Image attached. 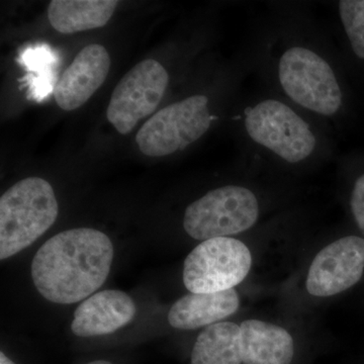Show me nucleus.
<instances>
[{
    "mask_svg": "<svg viewBox=\"0 0 364 364\" xmlns=\"http://www.w3.org/2000/svg\"><path fill=\"white\" fill-rule=\"evenodd\" d=\"M234 117L250 159L299 168L331 156L330 129L272 91L247 97Z\"/></svg>",
    "mask_w": 364,
    "mask_h": 364,
    "instance_id": "nucleus-2",
    "label": "nucleus"
},
{
    "mask_svg": "<svg viewBox=\"0 0 364 364\" xmlns=\"http://www.w3.org/2000/svg\"><path fill=\"white\" fill-rule=\"evenodd\" d=\"M352 217L359 232L364 237V172L353 182L349 198Z\"/></svg>",
    "mask_w": 364,
    "mask_h": 364,
    "instance_id": "nucleus-18",
    "label": "nucleus"
},
{
    "mask_svg": "<svg viewBox=\"0 0 364 364\" xmlns=\"http://www.w3.org/2000/svg\"><path fill=\"white\" fill-rule=\"evenodd\" d=\"M364 275V237L347 235L320 251L309 269L306 289L315 296L348 291Z\"/></svg>",
    "mask_w": 364,
    "mask_h": 364,
    "instance_id": "nucleus-9",
    "label": "nucleus"
},
{
    "mask_svg": "<svg viewBox=\"0 0 364 364\" xmlns=\"http://www.w3.org/2000/svg\"><path fill=\"white\" fill-rule=\"evenodd\" d=\"M273 7L254 37L249 68L269 91L330 129L346 105L331 44L304 9Z\"/></svg>",
    "mask_w": 364,
    "mask_h": 364,
    "instance_id": "nucleus-1",
    "label": "nucleus"
},
{
    "mask_svg": "<svg viewBox=\"0 0 364 364\" xmlns=\"http://www.w3.org/2000/svg\"><path fill=\"white\" fill-rule=\"evenodd\" d=\"M218 119L207 93H193L150 117L136 142L146 156H168L198 142Z\"/></svg>",
    "mask_w": 364,
    "mask_h": 364,
    "instance_id": "nucleus-5",
    "label": "nucleus"
},
{
    "mask_svg": "<svg viewBox=\"0 0 364 364\" xmlns=\"http://www.w3.org/2000/svg\"><path fill=\"white\" fill-rule=\"evenodd\" d=\"M340 25L352 54L364 61V0L337 2Z\"/></svg>",
    "mask_w": 364,
    "mask_h": 364,
    "instance_id": "nucleus-17",
    "label": "nucleus"
},
{
    "mask_svg": "<svg viewBox=\"0 0 364 364\" xmlns=\"http://www.w3.org/2000/svg\"><path fill=\"white\" fill-rule=\"evenodd\" d=\"M259 215L255 191L240 184H228L191 203L184 212L183 228L191 238L207 241L247 231Z\"/></svg>",
    "mask_w": 364,
    "mask_h": 364,
    "instance_id": "nucleus-6",
    "label": "nucleus"
},
{
    "mask_svg": "<svg viewBox=\"0 0 364 364\" xmlns=\"http://www.w3.org/2000/svg\"><path fill=\"white\" fill-rule=\"evenodd\" d=\"M240 354L244 364H291L294 339L279 326L246 320L240 325Z\"/></svg>",
    "mask_w": 364,
    "mask_h": 364,
    "instance_id": "nucleus-12",
    "label": "nucleus"
},
{
    "mask_svg": "<svg viewBox=\"0 0 364 364\" xmlns=\"http://www.w3.org/2000/svg\"><path fill=\"white\" fill-rule=\"evenodd\" d=\"M239 305L238 294L234 289L210 294L191 293L172 306L168 322L176 329L195 330L230 317Z\"/></svg>",
    "mask_w": 364,
    "mask_h": 364,
    "instance_id": "nucleus-13",
    "label": "nucleus"
},
{
    "mask_svg": "<svg viewBox=\"0 0 364 364\" xmlns=\"http://www.w3.org/2000/svg\"><path fill=\"white\" fill-rule=\"evenodd\" d=\"M135 315V303L129 294L107 289L93 294L79 305L71 330L79 337L111 334L129 324Z\"/></svg>",
    "mask_w": 364,
    "mask_h": 364,
    "instance_id": "nucleus-11",
    "label": "nucleus"
},
{
    "mask_svg": "<svg viewBox=\"0 0 364 364\" xmlns=\"http://www.w3.org/2000/svg\"><path fill=\"white\" fill-rule=\"evenodd\" d=\"M251 264L250 250L240 240L223 237L203 241L184 261V286L193 294L228 291L245 279Z\"/></svg>",
    "mask_w": 364,
    "mask_h": 364,
    "instance_id": "nucleus-7",
    "label": "nucleus"
},
{
    "mask_svg": "<svg viewBox=\"0 0 364 364\" xmlns=\"http://www.w3.org/2000/svg\"><path fill=\"white\" fill-rule=\"evenodd\" d=\"M23 63L28 67V70L36 73L33 81V95L38 100L47 97L55 90V74L53 73V64L56 62L54 54L48 46H38L30 48L21 56Z\"/></svg>",
    "mask_w": 364,
    "mask_h": 364,
    "instance_id": "nucleus-16",
    "label": "nucleus"
},
{
    "mask_svg": "<svg viewBox=\"0 0 364 364\" xmlns=\"http://www.w3.org/2000/svg\"><path fill=\"white\" fill-rule=\"evenodd\" d=\"M58 213L49 182L40 177L16 182L0 198V259L32 245L51 228Z\"/></svg>",
    "mask_w": 364,
    "mask_h": 364,
    "instance_id": "nucleus-4",
    "label": "nucleus"
},
{
    "mask_svg": "<svg viewBox=\"0 0 364 364\" xmlns=\"http://www.w3.org/2000/svg\"><path fill=\"white\" fill-rule=\"evenodd\" d=\"M111 239L90 228L67 230L45 242L32 262L36 289L55 304L77 303L105 284L111 272Z\"/></svg>",
    "mask_w": 364,
    "mask_h": 364,
    "instance_id": "nucleus-3",
    "label": "nucleus"
},
{
    "mask_svg": "<svg viewBox=\"0 0 364 364\" xmlns=\"http://www.w3.org/2000/svg\"><path fill=\"white\" fill-rule=\"evenodd\" d=\"M117 4L116 0H53L48 18L57 32H83L107 25Z\"/></svg>",
    "mask_w": 364,
    "mask_h": 364,
    "instance_id": "nucleus-14",
    "label": "nucleus"
},
{
    "mask_svg": "<svg viewBox=\"0 0 364 364\" xmlns=\"http://www.w3.org/2000/svg\"><path fill=\"white\" fill-rule=\"evenodd\" d=\"M191 364H242L240 326L232 322L208 326L193 345Z\"/></svg>",
    "mask_w": 364,
    "mask_h": 364,
    "instance_id": "nucleus-15",
    "label": "nucleus"
},
{
    "mask_svg": "<svg viewBox=\"0 0 364 364\" xmlns=\"http://www.w3.org/2000/svg\"><path fill=\"white\" fill-rule=\"evenodd\" d=\"M169 83L168 72L156 60L141 61L121 79L112 92L107 117L127 135L144 117L155 112Z\"/></svg>",
    "mask_w": 364,
    "mask_h": 364,
    "instance_id": "nucleus-8",
    "label": "nucleus"
},
{
    "mask_svg": "<svg viewBox=\"0 0 364 364\" xmlns=\"http://www.w3.org/2000/svg\"><path fill=\"white\" fill-rule=\"evenodd\" d=\"M87 364H112V363H109V361L107 360H95V361H91V363Z\"/></svg>",
    "mask_w": 364,
    "mask_h": 364,
    "instance_id": "nucleus-20",
    "label": "nucleus"
},
{
    "mask_svg": "<svg viewBox=\"0 0 364 364\" xmlns=\"http://www.w3.org/2000/svg\"><path fill=\"white\" fill-rule=\"evenodd\" d=\"M109 68L111 57L104 46H86L55 86L53 93L57 105L67 112L82 107L104 85Z\"/></svg>",
    "mask_w": 364,
    "mask_h": 364,
    "instance_id": "nucleus-10",
    "label": "nucleus"
},
{
    "mask_svg": "<svg viewBox=\"0 0 364 364\" xmlns=\"http://www.w3.org/2000/svg\"><path fill=\"white\" fill-rule=\"evenodd\" d=\"M0 364H16L14 363V361H11V359L7 358L6 354L4 353V352H1L0 353Z\"/></svg>",
    "mask_w": 364,
    "mask_h": 364,
    "instance_id": "nucleus-19",
    "label": "nucleus"
}]
</instances>
